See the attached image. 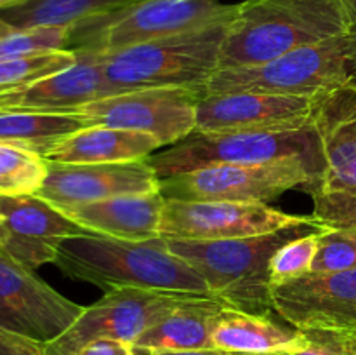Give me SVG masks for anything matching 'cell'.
Returning <instances> with one entry per match:
<instances>
[{
    "mask_svg": "<svg viewBox=\"0 0 356 355\" xmlns=\"http://www.w3.org/2000/svg\"><path fill=\"white\" fill-rule=\"evenodd\" d=\"M152 355H235L229 352L219 350V348H205V350H186V352H163V354Z\"/></svg>",
    "mask_w": 356,
    "mask_h": 355,
    "instance_id": "cell-33",
    "label": "cell"
},
{
    "mask_svg": "<svg viewBox=\"0 0 356 355\" xmlns=\"http://www.w3.org/2000/svg\"><path fill=\"white\" fill-rule=\"evenodd\" d=\"M346 86H356V28L302 45L264 65L218 70L200 87V96L222 93L318 96Z\"/></svg>",
    "mask_w": 356,
    "mask_h": 355,
    "instance_id": "cell-4",
    "label": "cell"
},
{
    "mask_svg": "<svg viewBox=\"0 0 356 355\" xmlns=\"http://www.w3.org/2000/svg\"><path fill=\"white\" fill-rule=\"evenodd\" d=\"M54 265L68 277L97 285L104 292L143 289L214 296L186 261L170 253L163 237L141 242L94 233L72 237L59 246Z\"/></svg>",
    "mask_w": 356,
    "mask_h": 355,
    "instance_id": "cell-1",
    "label": "cell"
},
{
    "mask_svg": "<svg viewBox=\"0 0 356 355\" xmlns=\"http://www.w3.org/2000/svg\"><path fill=\"white\" fill-rule=\"evenodd\" d=\"M47 176V160L21 146L0 143V197L35 195Z\"/></svg>",
    "mask_w": 356,
    "mask_h": 355,
    "instance_id": "cell-25",
    "label": "cell"
},
{
    "mask_svg": "<svg viewBox=\"0 0 356 355\" xmlns=\"http://www.w3.org/2000/svg\"><path fill=\"white\" fill-rule=\"evenodd\" d=\"M75 54L76 63L72 68L23 89L0 94V111L75 113L90 101L118 94L104 77L94 52L75 51Z\"/></svg>",
    "mask_w": 356,
    "mask_h": 355,
    "instance_id": "cell-18",
    "label": "cell"
},
{
    "mask_svg": "<svg viewBox=\"0 0 356 355\" xmlns=\"http://www.w3.org/2000/svg\"><path fill=\"white\" fill-rule=\"evenodd\" d=\"M313 124L325 167L308 190L312 218L323 228H356V86L318 94Z\"/></svg>",
    "mask_w": 356,
    "mask_h": 355,
    "instance_id": "cell-8",
    "label": "cell"
},
{
    "mask_svg": "<svg viewBox=\"0 0 356 355\" xmlns=\"http://www.w3.org/2000/svg\"><path fill=\"white\" fill-rule=\"evenodd\" d=\"M291 355H348L346 333L330 329L302 331V343Z\"/></svg>",
    "mask_w": 356,
    "mask_h": 355,
    "instance_id": "cell-30",
    "label": "cell"
},
{
    "mask_svg": "<svg viewBox=\"0 0 356 355\" xmlns=\"http://www.w3.org/2000/svg\"><path fill=\"white\" fill-rule=\"evenodd\" d=\"M214 348L235 355L292 354L302 343V331L284 327L268 315L225 308L212 331Z\"/></svg>",
    "mask_w": 356,
    "mask_h": 355,
    "instance_id": "cell-22",
    "label": "cell"
},
{
    "mask_svg": "<svg viewBox=\"0 0 356 355\" xmlns=\"http://www.w3.org/2000/svg\"><path fill=\"white\" fill-rule=\"evenodd\" d=\"M145 160L160 180L216 164L305 160L320 173L325 167L322 139L315 124L296 131L191 132L188 138L152 153Z\"/></svg>",
    "mask_w": 356,
    "mask_h": 355,
    "instance_id": "cell-6",
    "label": "cell"
},
{
    "mask_svg": "<svg viewBox=\"0 0 356 355\" xmlns=\"http://www.w3.org/2000/svg\"><path fill=\"white\" fill-rule=\"evenodd\" d=\"M165 197L160 191L120 195L76 205L65 214L94 235L141 242L160 237Z\"/></svg>",
    "mask_w": 356,
    "mask_h": 355,
    "instance_id": "cell-19",
    "label": "cell"
},
{
    "mask_svg": "<svg viewBox=\"0 0 356 355\" xmlns=\"http://www.w3.org/2000/svg\"><path fill=\"white\" fill-rule=\"evenodd\" d=\"M323 230L312 216L298 225L264 235L222 240H186L163 237L170 253L186 261L229 308L268 315L271 301L270 261L285 242Z\"/></svg>",
    "mask_w": 356,
    "mask_h": 355,
    "instance_id": "cell-3",
    "label": "cell"
},
{
    "mask_svg": "<svg viewBox=\"0 0 356 355\" xmlns=\"http://www.w3.org/2000/svg\"><path fill=\"white\" fill-rule=\"evenodd\" d=\"M70 40H72V28L44 26L14 30L0 38V59L65 51V49H70Z\"/></svg>",
    "mask_w": 356,
    "mask_h": 355,
    "instance_id": "cell-27",
    "label": "cell"
},
{
    "mask_svg": "<svg viewBox=\"0 0 356 355\" xmlns=\"http://www.w3.org/2000/svg\"><path fill=\"white\" fill-rule=\"evenodd\" d=\"M341 3H343L344 10H346L351 23H353V26L356 28V0H341Z\"/></svg>",
    "mask_w": 356,
    "mask_h": 355,
    "instance_id": "cell-34",
    "label": "cell"
},
{
    "mask_svg": "<svg viewBox=\"0 0 356 355\" xmlns=\"http://www.w3.org/2000/svg\"><path fill=\"white\" fill-rule=\"evenodd\" d=\"M259 355H291V354H259Z\"/></svg>",
    "mask_w": 356,
    "mask_h": 355,
    "instance_id": "cell-38",
    "label": "cell"
},
{
    "mask_svg": "<svg viewBox=\"0 0 356 355\" xmlns=\"http://www.w3.org/2000/svg\"><path fill=\"white\" fill-rule=\"evenodd\" d=\"M197 294L143 289H115L86 306L59 338L47 343V355H73L97 340L134 345L143 333Z\"/></svg>",
    "mask_w": 356,
    "mask_h": 355,
    "instance_id": "cell-11",
    "label": "cell"
},
{
    "mask_svg": "<svg viewBox=\"0 0 356 355\" xmlns=\"http://www.w3.org/2000/svg\"><path fill=\"white\" fill-rule=\"evenodd\" d=\"M320 232L322 230L296 237V239L285 242L280 249L275 251L270 261L271 284L302 277L312 271L313 260L318 251Z\"/></svg>",
    "mask_w": 356,
    "mask_h": 355,
    "instance_id": "cell-29",
    "label": "cell"
},
{
    "mask_svg": "<svg viewBox=\"0 0 356 355\" xmlns=\"http://www.w3.org/2000/svg\"><path fill=\"white\" fill-rule=\"evenodd\" d=\"M229 308L216 296H193L134 341L136 354H163L214 348L212 331L219 313Z\"/></svg>",
    "mask_w": 356,
    "mask_h": 355,
    "instance_id": "cell-20",
    "label": "cell"
},
{
    "mask_svg": "<svg viewBox=\"0 0 356 355\" xmlns=\"http://www.w3.org/2000/svg\"><path fill=\"white\" fill-rule=\"evenodd\" d=\"M200 93L190 87H149L104 96L73 115L87 125L129 129L153 136L160 145H176L197 129Z\"/></svg>",
    "mask_w": 356,
    "mask_h": 355,
    "instance_id": "cell-10",
    "label": "cell"
},
{
    "mask_svg": "<svg viewBox=\"0 0 356 355\" xmlns=\"http://www.w3.org/2000/svg\"><path fill=\"white\" fill-rule=\"evenodd\" d=\"M346 354L356 355V331L346 333Z\"/></svg>",
    "mask_w": 356,
    "mask_h": 355,
    "instance_id": "cell-35",
    "label": "cell"
},
{
    "mask_svg": "<svg viewBox=\"0 0 356 355\" xmlns=\"http://www.w3.org/2000/svg\"><path fill=\"white\" fill-rule=\"evenodd\" d=\"M353 28L341 0H243L226 30L219 70L264 65Z\"/></svg>",
    "mask_w": 356,
    "mask_h": 355,
    "instance_id": "cell-2",
    "label": "cell"
},
{
    "mask_svg": "<svg viewBox=\"0 0 356 355\" xmlns=\"http://www.w3.org/2000/svg\"><path fill=\"white\" fill-rule=\"evenodd\" d=\"M160 191V178L146 160L117 164L49 162L47 176L37 197L58 211L106 200L120 195Z\"/></svg>",
    "mask_w": 356,
    "mask_h": 355,
    "instance_id": "cell-15",
    "label": "cell"
},
{
    "mask_svg": "<svg viewBox=\"0 0 356 355\" xmlns=\"http://www.w3.org/2000/svg\"><path fill=\"white\" fill-rule=\"evenodd\" d=\"M356 270V228H325L318 235L313 274Z\"/></svg>",
    "mask_w": 356,
    "mask_h": 355,
    "instance_id": "cell-28",
    "label": "cell"
},
{
    "mask_svg": "<svg viewBox=\"0 0 356 355\" xmlns=\"http://www.w3.org/2000/svg\"><path fill=\"white\" fill-rule=\"evenodd\" d=\"M273 312L299 331H356V270L271 284Z\"/></svg>",
    "mask_w": 356,
    "mask_h": 355,
    "instance_id": "cell-14",
    "label": "cell"
},
{
    "mask_svg": "<svg viewBox=\"0 0 356 355\" xmlns=\"http://www.w3.org/2000/svg\"><path fill=\"white\" fill-rule=\"evenodd\" d=\"M316 96L270 93L205 94L197 103L195 132L296 131L313 124Z\"/></svg>",
    "mask_w": 356,
    "mask_h": 355,
    "instance_id": "cell-16",
    "label": "cell"
},
{
    "mask_svg": "<svg viewBox=\"0 0 356 355\" xmlns=\"http://www.w3.org/2000/svg\"><path fill=\"white\" fill-rule=\"evenodd\" d=\"M320 171L305 160L270 164H216L160 180L167 200H212L268 204L285 191H308Z\"/></svg>",
    "mask_w": 356,
    "mask_h": 355,
    "instance_id": "cell-9",
    "label": "cell"
},
{
    "mask_svg": "<svg viewBox=\"0 0 356 355\" xmlns=\"http://www.w3.org/2000/svg\"><path fill=\"white\" fill-rule=\"evenodd\" d=\"M240 3L219 0H143L72 28V51L111 52L156 38L229 24Z\"/></svg>",
    "mask_w": 356,
    "mask_h": 355,
    "instance_id": "cell-7",
    "label": "cell"
},
{
    "mask_svg": "<svg viewBox=\"0 0 356 355\" xmlns=\"http://www.w3.org/2000/svg\"><path fill=\"white\" fill-rule=\"evenodd\" d=\"M228 26L219 24L94 54L117 93L149 87H190L200 93L205 80L219 70Z\"/></svg>",
    "mask_w": 356,
    "mask_h": 355,
    "instance_id": "cell-5",
    "label": "cell"
},
{
    "mask_svg": "<svg viewBox=\"0 0 356 355\" xmlns=\"http://www.w3.org/2000/svg\"><path fill=\"white\" fill-rule=\"evenodd\" d=\"M143 0H28L0 9V19L14 30L63 26L75 28L96 17L108 16Z\"/></svg>",
    "mask_w": 356,
    "mask_h": 355,
    "instance_id": "cell-23",
    "label": "cell"
},
{
    "mask_svg": "<svg viewBox=\"0 0 356 355\" xmlns=\"http://www.w3.org/2000/svg\"><path fill=\"white\" fill-rule=\"evenodd\" d=\"M82 127L87 124L73 113L0 111V143L21 146L44 159L63 139Z\"/></svg>",
    "mask_w": 356,
    "mask_h": 355,
    "instance_id": "cell-24",
    "label": "cell"
},
{
    "mask_svg": "<svg viewBox=\"0 0 356 355\" xmlns=\"http://www.w3.org/2000/svg\"><path fill=\"white\" fill-rule=\"evenodd\" d=\"M72 301L0 251V329L13 331L40 343L61 336L82 313Z\"/></svg>",
    "mask_w": 356,
    "mask_h": 355,
    "instance_id": "cell-12",
    "label": "cell"
},
{
    "mask_svg": "<svg viewBox=\"0 0 356 355\" xmlns=\"http://www.w3.org/2000/svg\"><path fill=\"white\" fill-rule=\"evenodd\" d=\"M28 2V0H0V9H7V7L17 6V3Z\"/></svg>",
    "mask_w": 356,
    "mask_h": 355,
    "instance_id": "cell-36",
    "label": "cell"
},
{
    "mask_svg": "<svg viewBox=\"0 0 356 355\" xmlns=\"http://www.w3.org/2000/svg\"><path fill=\"white\" fill-rule=\"evenodd\" d=\"M266 204L212 200H167L160 237L186 240H222L264 235L305 221Z\"/></svg>",
    "mask_w": 356,
    "mask_h": 355,
    "instance_id": "cell-13",
    "label": "cell"
},
{
    "mask_svg": "<svg viewBox=\"0 0 356 355\" xmlns=\"http://www.w3.org/2000/svg\"><path fill=\"white\" fill-rule=\"evenodd\" d=\"M86 233L37 195L0 197V251L31 270L54 263L66 239Z\"/></svg>",
    "mask_w": 356,
    "mask_h": 355,
    "instance_id": "cell-17",
    "label": "cell"
},
{
    "mask_svg": "<svg viewBox=\"0 0 356 355\" xmlns=\"http://www.w3.org/2000/svg\"><path fill=\"white\" fill-rule=\"evenodd\" d=\"M75 63L76 54L72 49L23 56V58L0 59V94L23 89L38 80L72 68Z\"/></svg>",
    "mask_w": 356,
    "mask_h": 355,
    "instance_id": "cell-26",
    "label": "cell"
},
{
    "mask_svg": "<svg viewBox=\"0 0 356 355\" xmlns=\"http://www.w3.org/2000/svg\"><path fill=\"white\" fill-rule=\"evenodd\" d=\"M73 355H136L131 343L117 340H97L86 345Z\"/></svg>",
    "mask_w": 356,
    "mask_h": 355,
    "instance_id": "cell-32",
    "label": "cell"
},
{
    "mask_svg": "<svg viewBox=\"0 0 356 355\" xmlns=\"http://www.w3.org/2000/svg\"><path fill=\"white\" fill-rule=\"evenodd\" d=\"M160 148L159 139L145 132L87 125L63 139L45 160L61 164L136 162Z\"/></svg>",
    "mask_w": 356,
    "mask_h": 355,
    "instance_id": "cell-21",
    "label": "cell"
},
{
    "mask_svg": "<svg viewBox=\"0 0 356 355\" xmlns=\"http://www.w3.org/2000/svg\"><path fill=\"white\" fill-rule=\"evenodd\" d=\"M0 355H47V343L0 329Z\"/></svg>",
    "mask_w": 356,
    "mask_h": 355,
    "instance_id": "cell-31",
    "label": "cell"
},
{
    "mask_svg": "<svg viewBox=\"0 0 356 355\" xmlns=\"http://www.w3.org/2000/svg\"><path fill=\"white\" fill-rule=\"evenodd\" d=\"M10 31H14V28H10L9 24H7V23H3V21L0 19V38H2V37H6V35H9Z\"/></svg>",
    "mask_w": 356,
    "mask_h": 355,
    "instance_id": "cell-37",
    "label": "cell"
}]
</instances>
